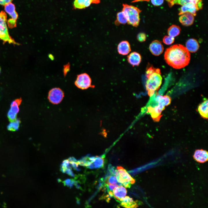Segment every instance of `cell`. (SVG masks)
Here are the masks:
<instances>
[{"instance_id": "1", "label": "cell", "mask_w": 208, "mask_h": 208, "mask_svg": "<svg viewBox=\"0 0 208 208\" xmlns=\"http://www.w3.org/2000/svg\"><path fill=\"white\" fill-rule=\"evenodd\" d=\"M164 58L168 65L174 68L179 69L189 64L190 55L185 47L181 44H175L166 49Z\"/></svg>"}, {"instance_id": "2", "label": "cell", "mask_w": 208, "mask_h": 208, "mask_svg": "<svg viewBox=\"0 0 208 208\" xmlns=\"http://www.w3.org/2000/svg\"><path fill=\"white\" fill-rule=\"evenodd\" d=\"M161 74L160 69L156 68L155 71L147 77L146 87L148 94L150 96L153 95L161 84L162 77Z\"/></svg>"}, {"instance_id": "3", "label": "cell", "mask_w": 208, "mask_h": 208, "mask_svg": "<svg viewBox=\"0 0 208 208\" xmlns=\"http://www.w3.org/2000/svg\"><path fill=\"white\" fill-rule=\"evenodd\" d=\"M122 11L125 15L128 24L137 27L140 21V13L141 10L138 8L127 4L122 5Z\"/></svg>"}, {"instance_id": "4", "label": "cell", "mask_w": 208, "mask_h": 208, "mask_svg": "<svg viewBox=\"0 0 208 208\" xmlns=\"http://www.w3.org/2000/svg\"><path fill=\"white\" fill-rule=\"evenodd\" d=\"M7 21L6 13L3 11H1L0 12V39L4 42L17 44L9 34Z\"/></svg>"}, {"instance_id": "5", "label": "cell", "mask_w": 208, "mask_h": 208, "mask_svg": "<svg viewBox=\"0 0 208 208\" xmlns=\"http://www.w3.org/2000/svg\"><path fill=\"white\" fill-rule=\"evenodd\" d=\"M116 172L115 175L118 182L126 188H130L135 181L122 167L118 166L116 168Z\"/></svg>"}, {"instance_id": "6", "label": "cell", "mask_w": 208, "mask_h": 208, "mask_svg": "<svg viewBox=\"0 0 208 208\" xmlns=\"http://www.w3.org/2000/svg\"><path fill=\"white\" fill-rule=\"evenodd\" d=\"M91 79L90 76L86 73H83L77 75L75 82V85L82 90L86 89L90 87L94 88V86L91 85Z\"/></svg>"}, {"instance_id": "7", "label": "cell", "mask_w": 208, "mask_h": 208, "mask_svg": "<svg viewBox=\"0 0 208 208\" xmlns=\"http://www.w3.org/2000/svg\"><path fill=\"white\" fill-rule=\"evenodd\" d=\"M64 96L63 91L60 88H55L51 89L49 92L48 99L50 102L54 104L59 103Z\"/></svg>"}, {"instance_id": "8", "label": "cell", "mask_w": 208, "mask_h": 208, "mask_svg": "<svg viewBox=\"0 0 208 208\" xmlns=\"http://www.w3.org/2000/svg\"><path fill=\"white\" fill-rule=\"evenodd\" d=\"M22 101L21 98L15 99L11 103L10 108L7 113V117L10 121H12L16 118L17 114L19 111V106Z\"/></svg>"}, {"instance_id": "9", "label": "cell", "mask_w": 208, "mask_h": 208, "mask_svg": "<svg viewBox=\"0 0 208 208\" xmlns=\"http://www.w3.org/2000/svg\"><path fill=\"white\" fill-rule=\"evenodd\" d=\"M193 157L196 162L203 163L208 161V153L206 150L204 149H196L195 151Z\"/></svg>"}, {"instance_id": "10", "label": "cell", "mask_w": 208, "mask_h": 208, "mask_svg": "<svg viewBox=\"0 0 208 208\" xmlns=\"http://www.w3.org/2000/svg\"><path fill=\"white\" fill-rule=\"evenodd\" d=\"M121 206L125 208H137L141 204V202L134 201L133 199L128 196H126L120 200Z\"/></svg>"}, {"instance_id": "11", "label": "cell", "mask_w": 208, "mask_h": 208, "mask_svg": "<svg viewBox=\"0 0 208 208\" xmlns=\"http://www.w3.org/2000/svg\"><path fill=\"white\" fill-rule=\"evenodd\" d=\"M149 49L153 55L158 56L163 53L164 48L163 45L160 41L158 40H155L150 44Z\"/></svg>"}, {"instance_id": "12", "label": "cell", "mask_w": 208, "mask_h": 208, "mask_svg": "<svg viewBox=\"0 0 208 208\" xmlns=\"http://www.w3.org/2000/svg\"><path fill=\"white\" fill-rule=\"evenodd\" d=\"M171 6L175 4H179L182 6L187 3H192L197 6L199 9L203 7L202 0H167Z\"/></svg>"}, {"instance_id": "13", "label": "cell", "mask_w": 208, "mask_h": 208, "mask_svg": "<svg viewBox=\"0 0 208 208\" xmlns=\"http://www.w3.org/2000/svg\"><path fill=\"white\" fill-rule=\"evenodd\" d=\"M163 111L158 105L154 107L149 106L147 107V112L150 114L154 122H158L162 116L161 114Z\"/></svg>"}, {"instance_id": "14", "label": "cell", "mask_w": 208, "mask_h": 208, "mask_svg": "<svg viewBox=\"0 0 208 208\" xmlns=\"http://www.w3.org/2000/svg\"><path fill=\"white\" fill-rule=\"evenodd\" d=\"M199 9L196 5L190 3H189L182 6L181 8L179 15L188 12L193 15L194 16L196 14V12Z\"/></svg>"}, {"instance_id": "15", "label": "cell", "mask_w": 208, "mask_h": 208, "mask_svg": "<svg viewBox=\"0 0 208 208\" xmlns=\"http://www.w3.org/2000/svg\"><path fill=\"white\" fill-rule=\"evenodd\" d=\"M100 0H75L74 7L75 9H82L89 6L92 3L98 4Z\"/></svg>"}, {"instance_id": "16", "label": "cell", "mask_w": 208, "mask_h": 208, "mask_svg": "<svg viewBox=\"0 0 208 208\" xmlns=\"http://www.w3.org/2000/svg\"><path fill=\"white\" fill-rule=\"evenodd\" d=\"M179 20L182 25L185 26H189L193 23L194 16L190 13H184L180 15Z\"/></svg>"}, {"instance_id": "17", "label": "cell", "mask_w": 208, "mask_h": 208, "mask_svg": "<svg viewBox=\"0 0 208 208\" xmlns=\"http://www.w3.org/2000/svg\"><path fill=\"white\" fill-rule=\"evenodd\" d=\"M127 61L133 66H138L141 62V57L139 53L133 52L127 56Z\"/></svg>"}, {"instance_id": "18", "label": "cell", "mask_w": 208, "mask_h": 208, "mask_svg": "<svg viewBox=\"0 0 208 208\" xmlns=\"http://www.w3.org/2000/svg\"><path fill=\"white\" fill-rule=\"evenodd\" d=\"M117 50L119 54L122 55H127L131 51L130 44L127 41H122L118 44Z\"/></svg>"}, {"instance_id": "19", "label": "cell", "mask_w": 208, "mask_h": 208, "mask_svg": "<svg viewBox=\"0 0 208 208\" xmlns=\"http://www.w3.org/2000/svg\"><path fill=\"white\" fill-rule=\"evenodd\" d=\"M155 100L158 103V105L164 109H165L166 106L169 105L171 102V98L168 95L163 96L157 95Z\"/></svg>"}, {"instance_id": "20", "label": "cell", "mask_w": 208, "mask_h": 208, "mask_svg": "<svg viewBox=\"0 0 208 208\" xmlns=\"http://www.w3.org/2000/svg\"><path fill=\"white\" fill-rule=\"evenodd\" d=\"M5 11L11 17V19L16 21L18 17L17 13L15 10V6L12 2L8 3L4 5Z\"/></svg>"}, {"instance_id": "21", "label": "cell", "mask_w": 208, "mask_h": 208, "mask_svg": "<svg viewBox=\"0 0 208 208\" xmlns=\"http://www.w3.org/2000/svg\"><path fill=\"white\" fill-rule=\"evenodd\" d=\"M127 192V190L125 187L122 185L119 186L113 190V196L116 199L120 201L126 196Z\"/></svg>"}, {"instance_id": "22", "label": "cell", "mask_w": 208, "mask_h": 208, "mask_svg": "<svg viewBox=\"0 0 208 208\" xmlns=\"http://www.w3.org/2000/svg\"><path fill=\"white\" fill-rule=\"evenodd\" d=\"M208 101L205 99L198 106V111L200 116L204 119H208Z\"/></svg>"}, {"instance_id": "23", "label": "cell", "mask_w": 208, "mask_h": 208, "mask_svg": "<svg viewBox=\"0 0 208 208\" xmlns=\"http://www.w3.org/2000/svg\"><path fill=\"white\" fill-rule=\"evenodd\" d=\"M186 48L189 51L192 53L196 52L199 48V44L196 40L193 38L188 39L185 44Z\"/></svg>"}, {"instance_id": "24", "label": "cell", "mask_w": 208, "mask_h": 208, "mask_svg": "<svg viewBox=\"0 0 208 208\" xmlns=\"http://www.w3.org/2000/svg\"><path fill=\"white\" fill-rule=\"evenodd\" d=\"M104 156H96L94 162L90 166L87 167L90 169H96L101 168L104 166Z\"/></svg>"}, {"instance_id": "25", "label": "cell", "mask_w": 208, "mask_h": 208, "mask_svg": "<svg viewBox=\"0 0 208 208\" xmlns=\"http://www.w3.org/2000/svg\"><path fill=\"white\" fill-rule=\"evenodd\" d=\"M127 23V18L123 12L122 11L117 13L116 19L115 21L116 25L120 24H125Z\"/></svg>"}, {"instance_id": "26", "label": "cell", "mask_w": 208, "mask_h": 208, "mask_svg": "<svg viewBox=\"0 0 208 208\" xmlns=\"http://www.w3.org/2000/svg\"><path fill=\"white\" fill-rule=\"evenodd\" d=\"M180 31L181 29L179 26L172 25L168 29V36L174 38L179 34Z\"/></svg>"}, {"instance_id": "27", "label": "cell", "mask_w": 208, "mask_h": 208, "mask_svg": "<svg viewBox=\"0 0 208 208\" xmlns=\"http://www.w3.org/2000/svg\"><path fill=\"white\" fill-rule=\"evenodd\" d=\"M21 123L20 120L19 118H16L9 123L7 126V129L10 131H17L19 129Z\"/></svg>"}, {"instance_id": "28", "label": "cell", "mask_w": 208, "mask_h": 208, "mask_svg": "<svg viewBox=\"0 0 208 208\" xmlns=\"http://www.w3.org/2000/svg\"><path fill=\"white\" fill-rule=\"evenodd\" d=\"M104 183L105 184H117L118 186L122 185L118 182L116 177L113 175L107 176L104 180Z\"/></svg>"}, {"instance_id": "29", "label": "cell", "mask_w": 208, "mask_h": 208, "mask_svg": "<svg viewBox=\"0 0 208 208\" xmlns=\"http://www.w3.org/2000/svg\"><path fill=\"white\" fill-rule=\"evenodd\" d=\"M174 40V38L169 36H166L164 37L163 40L164 44L167 45H170L173 43Z\"/></svg>"}, {"instance_id": "30", "label": "cell", "mask_w": 208, "mask_h": 208, "mask_svg": "<svg viewBox=\"0 0 208 208\" xmlns=\"http://www.w3.org/2000/svg\"><path fill=\"white\" fill-rule=\"evenodd\" d=\"M146 35L144 33H139L137 36V38L138 40L140 42L145 41L146 39Z\"/></svg>"}, {"instance_id": "31", "label": "cell", "mask_w": 208, "mask_h": 208, "mask_svg": "<svg viewBox=\"0 0 208 208\" xmlns=\"http://www.w3.org/2000/svg\"><path fill=\"white\" fill-rule=\"evenodd\" d=\"M156 68H153L152 66H148L147 67L146 71V75L147 77L154 71H155Z\"/></svg>"}, {"instance_id": "32", "label": "cell", "mask_w": 208, "mask_h": 208, "mask_svg": "<svg viewBox=\"0 0 208 208\" xmlns=\"http://www.w3.org/2000/svg\"><path fill=\"white\" fill-rule=\"evenodd\" d=\"M105 185L107 188L108 192H113V191L114 189L116 187L118 186L117 184H105Z\"/></svg>"}, {"instance_id": "33", "label": "cell", "mask_w": 208, "mask_h": 208, "mask_svg": "<svg viewBox=\"0 0 208 208\" xmlns=\"http://www.w3.org/2000/svg\"><path fill=\"white\" fill-rule=\"evenodd\" d=\"M164 0H151L152 3L154 5L159 6L162 5Z\"/></svg>"}, {"instance_id": "34", "label": "cell", "mask_w": 208, "mask_h": 208, "mask_svg": "<svg viewBox=\"0 0 208 208\" xmlns=\"http://www.w3.org/2000/svg\"><path fill=\"white\" fill-rule=\"evenodd\" d=\"M66 173L72 177H74L75 175L72 170V167L70 165L67 167V169L66 171Z\"/></svg>"}, {"instance_id": "35", "label": "cell", "mask_w": 208, "mask_h": 208, "mask_svg": "<svg viewBox=\"0 0 208 208\" xmlns=\"http://www.w3.org/2000/svg\"><path fill=\"white\" fill-rule=\"evenodd\" d=\"M109 171L111 175H114L115 176L116 172V170L114 168L111 166L109 167Z\"/></svg>"}, {"instance_id": "36", "label": "cell", "mask_w": 208, "mask_h": 208, "mask_svg": "<svg viewBox=\"0 0 208 208\" xmlns=\"http://www.w3.org/2000/svg\"><path fill=\"white\" fill-rule=\"evenodd\" d=\"M69 163L71 164V166L74 169L77 171H79L81 170V169L79 168V165L77 163L73 162H70Z\"/></svg>"}, {"instance_id": "37", "label": "cell", "mask_w": 208, "mask_h": 208, "mask_svg": "<svg viewBox=\"0 0 208 208\" xmlns=\"http://www.w3.org/2000/svg\"><path fill=\"white\" fill-rule=\"evenodd\" d=\"M69 161L68 159L64 160L60 165V166L67 168V167L70 165Z\"/></svg>"}, {"instance_id": "38", "label": "cell", "mask_w": 208, "mask_h": 208, "mask_svg": "<svg viewBox=\"0 0 208 208\" xmlns=\"http://www.w3.org/2000/svg\"><path fill=\"white\" fill-rule=\"evenodd\" d=\"M70 65L67 64L64 66L63 72L64 76H65L67 73L69 71Z\"/></svg>"}, {"instance_id": "39", "label": "cell", "mask_w": 208, "mask_h": 208, "mask_svg": "<svg viewBox=\"0 0 208 208\" xmlns=\"http://www.w3.org/2000/svg\"><path fill=\"white\" fill-rule=\"evenodd\" d=\"M13 0H0V5H5L6 4L11 2Z\"/></svg>"}, {"instance_id": "40", "label": "cell", "mask_w": 208, "mask_h": 208, "mask_svg": "<svg viewBox=\"0 0 208 208\" xmlns=\"http://www.w3.org/2000/svg\"><path fill=\"white\" fill-rule=\"evenodd\" d=\"M71 182V179H65L64 181V185L69 186Z\"/></svg>"}, {"instance_id": "41", "label": "cell", "mask_w": 208, "mask_h": 208, "mask_svg": "<svg viewBox=\"0 0 208 208\" xmlns=\"http://www.w3.org/2000/svg\"><path fill=\"white\" fill-rule=\"evenodd\" d=\"M68 160H69V162H73L77 163V160L74 157H70L68 158Z\"/></svg>"}, {"instance_id": "42", "label": "cell", "mask_w": 208, "mask_h": 208, "mask_svg": "<svg viewBox=\"0 0 208 208\" xmlns=\"http://www.w3.org/2000/svg\"><path fill=\"white\" fill-rule=\"evenodd\" d=\"M49 57L51 59H53V56L51 55H49Z\"/></svg>"}, {"instance_id": "43", "label": "cell", "mask_w": 208, "mask_h": 208, "mask_svg": "<svg viewBox=\"0 0 208 208\" xmlns=\"http://www.w3.org/2000/svg\"><path fill=\"white\" fill-rule=\"evenodd\" d=\"M144 0H135V1H133V2H135V1H144Z\"/></svg>"}, {"instance_id": "44", "label": "cell", "mask_w": 208, "mask_h": 208, "mask_svg": "<svg viewBox=\"0 0 208 208\" xmlns=\"http://www.w3.org/2000/svg\"><path fill=\"white\" fill-rule=\"evenodd\" d=\"M1 68H0V73H1Z\"/></svg>"}]
</instances>
